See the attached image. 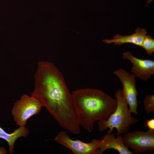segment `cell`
<instances>
[{
  "mask_svg": "<svg viewBox=\"0 0 154 154\" xmlns=\"http://www.w3.org/2000/svg\"><path fill=\"white\" fill-rule=\"evenodd\" d=\"M31 96L37 100L63 128L74 134L81 132L77 112L62 74L52 63L40 62Z\"/></svg>",
  "mask_w": 154,
  "mask_h": 154,
  "instance_id": "6da1fadb",
  "label": "cell"
},
{
  "mask_svg": "<svg viewBox=\"0 0 154 154\" xmlns=\"http://www.w3.org/2000/svg\"><path fill=\"white\" fill-rule=\"evenodd\" d=\"M72 94L80 125L89 132L95 122L107 120L116 107V99L100 89H79Z\"/></svg>",
  "mask_w": 154,
  "mask_h": 154,
  "instance_id": "7a4b0ae2",
  "label": "cell"
},
{
  "mask_svg": "<svg viewBox=\"0 0 154 154\" xmlns=\"http://www.w3.org/2000/svg\"><path fill=\"white\" fill-rule=\"evenodd\" d=\"M114 96L117 102L115 110L107 120L99 121L98 124L100 131L103 132L109 128V130L113 132L114 129L116 128L118 135L129 131L131 126L136 124L138 119L131 116L122 90L118 89L115 93Z\"/></svg>",
  "mask_w": 154,
  "mask_h": 154,
  "instance_id": "3957f363",
  "label": "cell"
},
{
  "mask_svg": "<svg viewBox=\"0 0 154 154\" xmlns=\"http://www.w3.org/2000/svg\"><path fill=\"white\" fill-rule=\"evenodd\" d=\"M42 107L37 100L31 96L24 94L14 103L11 114L16 125L24 126L28 119L39 113Z\"/></svg>",
  "mask_w": 154,
  "mask_h": 154,
  "instance_id": "277c9868",
  "label": "cell"
},
{
  "mask_svg": "<svg viewBox=\"0 0 154 154\" xmlns=\"http://www.w3.org/2000/svg\"><path fill=\"white\" fill-rule=\"evenodd\" d=\"M123 135L124 143L131 149L133 154L150 153L154 150V130H135Z\"/></svg>",
  "mask_w": 154,
  "mask_h": 154,
  "instance_id": "5b68a950",
  "label": "cell"
},
{
  "mask_svg": "<svg viewBox=\"0 0 154 154\" xmlns=\"http://www.w3.org/2000/svg\"><path fill=\"white\" fill-rule=\"evenodd\" d=\"M71 151L74 154H100V140L93 139L88 143L79 139L73 140L65 131L59 132L53 139Z\"/></svg>",
  "mask_w": 154,
  "mask_h": 154,
  "instance_id": "8992f818",
  "label": "cell"
},
{
  "mask_svg": "<svg viewBox=\"0 0 154 154\" xmlns=\"http://www.w3.org/2000/svg\"><path fill=\"white\" fill-rule=\"evenodd\" d=\"M113 73L119 79L122 83V93L131 112L135 115L137 114V97L138 93L136 85V77L133 74H130L122 68L116 70Z\"/></svg>",
  "mask_w": 154,
  "mask_h": 154,
  "instance_id": "52a82bcc",
  "label": "cell"
},
{
  "mask_svg": "<svg viewBox=\"0 0 154 154\" xmlns=\"http://www.w3.org/2000/svg\"><path fill=\"white\" fill-rule=\"evenodd\" d=\"M122 57L131 63L132 66L131 71L136 77L147 81L154 75V60L138 58L129 51L124 52Z\"/></svg>",
  "mask_w": 154,
  "mask_h": 154,
  "instance_id": "ba28073f",
  "label": "cell"
},
{
  "mask_svg": "<svg viewBox=\"0 0 154 154\" xmlns=\"http://www.w3.org/2000/svg\"><path fill=\"white\" fill-rule=\"evenodd\" d=\"M112 131L108 130L107 133L100 140L99 146L100 154H102L106 150L113 149L119 154H133L132 152L125 145L122 135L116 138Z\"/></svg>",
  "mask_w": 154,
  "mask_h": 154,
  "instance_id": "9c48e42d",
  "label": "cell"
},
{
  "mask_svg": "<svg viewBox=\"0 0 154 154\" xmlns=\"http://www.w3.org/2000/svg\"><path fill=\"white\" fill-rule=\"evenodd\" d=\"M147 33L145 29L138 28L135 32L130 35L122 36L117 34L112 39H105L103 42L107 44L114 43V45H120L126 43H131L141 47L143 40Z\"/></svg>",
  "mask_w": 154,
  "mask_h": 154,
  "instance_id": "30bf717a",
  "label": "cell"
},
{
  "mask_svg": "<svg viewBox=\"0 0 154 154\" xmlns=\"http://www.w3.org/2000/svg\"><path fill=\"white\" fill-rule=\"evenodd\" d=\"M29 131L24 126H19L11 133L6 132L0 126V138L7 141L9 147V153L12 154L14 151V145L16 140L21 137H25L28 135Z\"/></svg>",
  "mask_w": 154,
  "mask_h": 154,
  "instance_id": "8fae6325",
  "label": "cell"
},
{
  "mask_svg": "<svg viewBox=\"0 0 154 154\" xmlns=\"http://www.w3.org/2000/svg\"><path fill=\"white\" fill-rule=\"evenodd\" d=\"M141 47L144 49L148 54L151 55L154 52V39L149 35H145Z\"/></svg>",
  "mask_w": 154,
  "mask_h": 154,
  "instance_id": "7c38bea8",
  "label": "cell"
},
{
  "mask_svg": "<svg viewBox=\"0 0 154 154\" xmlns=\"http://www.w3.org/2000/svg\"><path fill=\"white\" fill-rule=\"evenodd\" d=\"M143 105L145 111L148 114L154 112V95H147L143 100Z\"/></svg>",
  "mask_w": 154,
  "mask_h": 154,
  "instance_id": "4fadbf2b",
  "label": "cell"
},
{
  "mask_svg": "<svg viewBox=\"0 0 154 154\" xmlns=\"http://www.w3.org/2000/svg\"><path fill=\"white\" fill-rule=\"evenodd\" d=\"M145 126L149 129V130H154V118L147 120Z\"/></svg>",
  "mask_w": 154,
  "mask_h": 154,
  "instance_id": "5bb4252c",
  "label": "cell"
},
{
  "mask_svg": "<svg viewBox=\"0 0 154 154\" xmlns=\"http://www.w3.org/2000/svg\"><path fill=\"white\" fill-rule=\"evenodd\" d=\"M7 153V151L4 147H0V154H5Z\"/></svg>",
  "mask_w": 154,
  "mask_h": 154,
  "instance_id": "9a60e30c",
  "label": "cell"
},
{
  "mask_svg": "<svg viewBox=\"0 0 154 154\" xmlns=\"http://www.w3.org/2000/svg\"><path fill=\"white\" fill-rule=\"evenodd\" d=\"M153 0H148L147 2V4L146 5H147V4H148L149 3H151L152 1H153Z\"/></svg>",
  "mask_w": 154,
  "mask_h": 154,
  "instance_id": "2e32d148",
  "label": "cell"
}]
</instances>
